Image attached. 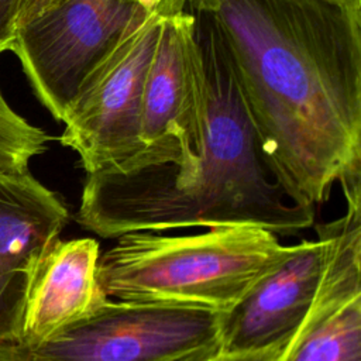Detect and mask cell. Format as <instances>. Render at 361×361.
<instances>
[{
  "label": "cell",
  "instance_id": "1",
  "mask_svg": "<svg viewBox=\"0 0 361 361\" xmlns=\"http://www.w3.org/2000/svg\"><path fill=\"white\" fill-rule=\"evenodd\" d=\"M231 62L261 155L286 196L314 207L361 189V6L188 0Z\"/></svg>",
  "mask_w": 361,
  "mask_h": 361
},
{
  "label": "cell",
  "instance_id": "2",
  "mask_svg": "<svg viewBox=\"0 0 361 361\" xmlns=\"http://www.w3.org/2000/svg\"><path fill=\"white\" fill-rule=\"evenodd\" d=\"M190 10L186 45L193 151L178 164L87 175L76 221L104 238L221 226H255L292 235L310 227L314 207L292 202L261 155L210 16Z\"/></svg>",
  "mask_w": 361,
  "mask_h": 361
},
{
  "label": "cell",
  "instance_id": "3",
  "mask_svg": "<svg viewBox=\"0 0 361 361\" xmlns=\"http://www.w3.org/2000/svg\"><path fill=\"white\" fill-rule=\"evenodd\" d=\"M289 251L255 226H221L189 235L134 231L97 262V281L116 300L231 310Z\"/></svg>",
  "mask_w": 361,
  "mask_h": 361
},
{
  "label": "cell",
  "instance_id": "4",
  "mask_svg": "<svg viewBox=\"0 0 361 361\" xmlns=\"http://www.w3.org/2000/svg\"><path fill=\"white\" fill-rule=\"evenodd\" d=\"M171 0L137 18L87 75L62 120V145L73 149L87 175L141 166L144 80Z\"/></svg>",
  "mask_w": 361,
  "mask_h": 361
},
{
  "label": "cell",
  "instance_id": "5",
  "mask_svg": "<svg viewBox=\"0 0 361 361\" xmlns=\"http://www.w3.org/2000/svg\"><path fill=\"white\" fill-rule=\"evenodd\" d=\"M223 313L107 298L28 353L34 361H207L221 350Z\"/></svg>",
  "mask_w": 361,
  "mask_h": 361
},
{
  "label": "cell",
  "instance_id": "6",
  "mask_svg": "<svg viewBox=\"0 0 361 361\" xmlns=\"http://www.w3.org/2000/svg\"><path fill=\"white\" fill-rule=\"evenodd\" d=\"M145 11L135 0H63L16 28L10 51L55 120H63L87 75Z\"/></svg>",
  "mask_w": 361,
  "mask_h": 361
},
{
  "label": "cell",
  "instance_id": "7",
  "mask_svg": "<svg viewBox=\"0 0 361 361\" xmlns=\"http://www.w3.org/2000/svg\"><path fill=\"white\" fill-rule=\"evenodd\" d=\"M344 196L345 213L316 226L329 240L326 271L281 361H361V192Z\"/></svg>",
  "mask_w": 361,
  "mask_h": 361
},
{
  "label": "cell",
  "instance_id": "8",
  "mask_svg": "<svg viewBox=\"0 0 361 361\" xmlns=\"http://www.w3.org/2000/svg\"><path fill=\"white\" fill-rule=\"evenodd\" d=\"M69 212L31 173L0 172V343H18L28 290Z\"/></svg>",
  "mask_w": 361,
  "mask_h": 361
},
{
  "label": "cell",
  "instance_id": "9",
  "mask_svg": "<svg viewBox=\"0 0 361 361\" xmlns=\"http://www.w3.org/2000/svg\"><path fill=\"white\" fill-rule=\"evenodd\" d=\"M329 240L317 228V240L289 245L286 255L269 269L221 320V350H251L290 338L309 313L327 265Z\"/></svg>",
  "mask_w": 361,
  "mask_h": 361
},
{
  "label": "cell",
  "instance_id": "10",
  "mask_svg": "<svg viewBox=\"0 0 361 361\" xmlns=\"http://www.w3.org/2000/svg\"><path fill=\"white\" fill-rule=\"evenodd\" d=\"M188 0H171L144 80L141 168L178 164L192 144V94L186 45Z\"/></svg>",
  "mask_w": 361,
  "mask_h": 361
},
{
  "label": "cell",
  "instance_id": "11",
  "mask_svg": "<svg viewBox=\"0 0 361 361\" xmlns=\"http://www.w3.org/2000/svg\"><path fill=\"white\" fill-rule=\"evenodd\" d=\"M99 243L73 238L45 254L28 290L20 344L34 348L93 312L109 296L97 281Z\"/></svg>",
  "mask_w": 361,
  "mask_h": 361
},
{
  "label": "cell",
  "instance_id": "12",
  "mask_svg": "<svg viewBox=\"0 0 361 361\" xmlns=\"http://www.w3.org/2000/svg\"><path fill=\"white\" fill-rule=\"evenodd\" d=\"M49 140L42 128L13 110L0 90V172H28L31 159L47 149Z\"/></svg>",
  "mask_w": 361,
  "mask_h": 361
},
{
  "label": "cell",
  "instance_id": "13",
  "mask_svg": "<svg viewBox=\"0 0 361 361\" xmlns=\"http://www.w3.org/2000/svg\"><path fill=\"white\" fill-rule=\"evenodd\" d=\"M288 341L289 340L274 344V345L262 347V348L219 351L216 355H213L207 361H281Z\"/></svg>",
  "mask_w": 361,
  "mask_h": 361
},
{
  "label": "cell",
  "instance_id": "14",
  "mask_svg": "<svg viewBox=\"0 0 361 361\" xmlns=\"http://www.w3.org/2000/svg\"><path fill=\"white\" fill-rule=\"evenodd\" d=\"M23 0H0V54L10 51Z\"/></svg>",
  "mask_w": 361,
  "mask_h": 361
},
{
  "label": "cell",
  "instance_id": "15",
  "mask_svg": "<svg viewBox=\"0 0 361 361\" xmlns=\"http://www.w3.org/2000/svg\"><path fill=\"white\" fill-rule=\"evenodd\" d=\"M62 1L63 0H23L21 8H20V13H18V18H17V27L21 25V24L28 23L30 20H32L38 14L47 11L48 8L56 6Z\"/></svg>",
  "mask_w": 361,
  "mask_h": 361
},
{
  "label": "cell",
  "instance_id": "16",
  "mask_svg": "<svg viewBox=\"0 0 361 361\" xmlns=\"http://www.w3.org/2000/svg\"><path fill=\"white\" fill-rule=\"evenodd\" d=\"M0 361H34L25 347L18 343H0Z\"/></svg>",
  "mask_w": 361,
  "mask_h": 361
},
{
  "label": "cell",
  "instance_id": "17",
  "mask_svg": "<svg viewBox=\"0 0 361 361\" xmlns=\"http://www.w3.org/2000/svg\"><path fill=\"white\" fill-rule=\"evenodd\" d=\"M340 1H345V3H351V4H358V6H361V0H340Z\"/></svg>",
  "mask_w": 361,
  "mask_h": 361
}]
</instances>
